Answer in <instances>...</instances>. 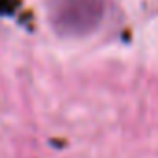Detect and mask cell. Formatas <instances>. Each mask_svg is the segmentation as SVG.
Segmentation results:
<instances>
[{"label":"cell","mask_w":158,"mask_h":158,"mask_svg":"<svg viewBox=\"0 0 158 158\" xmlns=\"http://www.w3.org/2000/svg\"><path fill=\"white\" fill-rule=\"evenodd\" d=\"M48 15L56 34L82 37L101 24L104 0H48Z\"/></svg>","instance_id":"cell-1"}]
</instances>
